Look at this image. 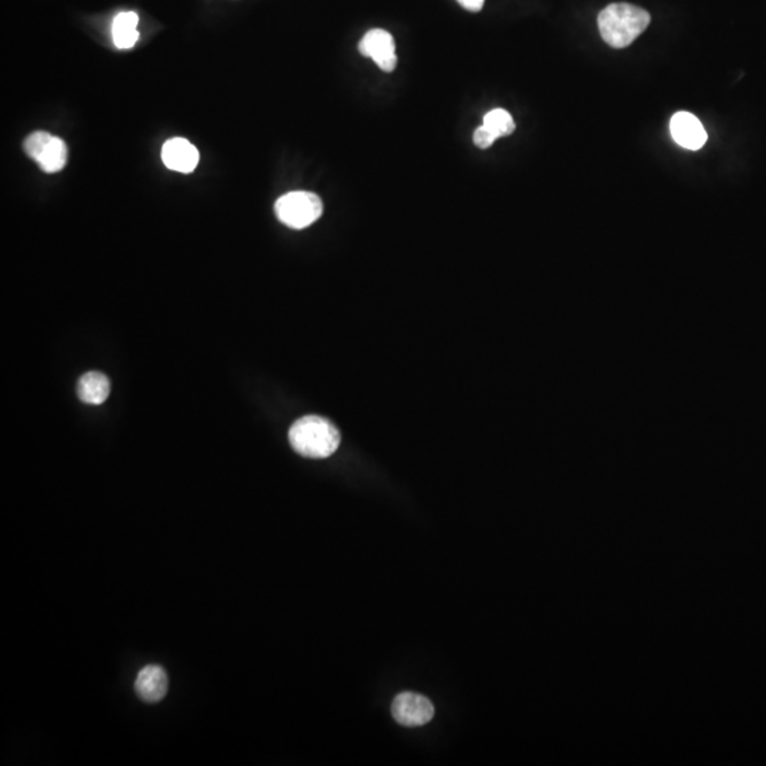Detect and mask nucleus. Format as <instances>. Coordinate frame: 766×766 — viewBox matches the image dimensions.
Returning a JSON list of instances; mask_svg holds the SVG:
<instances>
[{
	"label": "nucleus",
	"mask_w": 766,
	"mask_h": 766,
	"mask_svg": "<svg viewBox=\"0 0 766 766\" xmlns=\"http://www.w3.org/2000/svg\"><path fill=\"white\" fill-rule=\"evenodd\" d=\"M649 25V12L631 4H609L598 16L600 36L613 49L631 46Z\"/></svg>",
	"instance_id": "nucleus-1"
},
{
	"label": "nucleus",
	"mask_w": 766,
	"mask_h": 766,
	"mask_svg": "<svg viewBox=\"0 0 766 766\" xmlns=\"http://www.w3.org/2000/svg\"><path fill=\"white\" fill-rule=\"evenodd\" d=\"M290 445L298 454L310 459H325L338 450V429L321 416H304L289 431Z\"/></svg>",
	"instance_id": "nucleus-2"
},
{
	"label": "nucleus",
	"mask_w": 766,
	"mask_h": 766,
	"mask_svg": "<svg viewBox=\"0 0 766 766\" xmlns=\"http://www.w3.org/2000/svg\"><path fill=\"white\" fill-rule=\"evenodd\" d=\"M275 216L282 225L291 228H306L321 218L322 202L315 193L290 192L275 202Z\"/></svg>",
	"instance_id": "nucleus-3"
},
{
	"label": "nucleus",
	"mask_w": 766,
	"mask_h": 766,
	"mask_svg": "<svg viewBox=\"0 0 766 766\" xmlns=\"http://www.w3.org/2000/svg\"><path fill=\"white\" fill-rule=\"evenodd\" d=\"M27 157L39 165L46 174H58L67 164V146L58 136L46 131L30 134L23 143Z\"/></svg>",
	"instance_id": "nucleus-4"
},
{
	"label": "nucleus",
	"mask_w": 766,
	"mask_h": 766,
	"mask_svg": "<svg viewBox=\"0 0 766 766\" xmlns=\"http://www.w3.org/2000/svg\"><path fill=\"white\" fill-rule=\"evenodd\" d=\"M392 716L405 727H422L435 716L430 700L416 692H402L393 700Z\"/></svg>",
	"instance_id": "nucleus-5"
},
{
	"label": "nucleus",
	"mask_w": 766,
	"mask_h": 766,
	"mask_svg": "<svg viewBox=\"0 0 766 766\" xmlns=\"http://www.w3.org/2000/svg\"><path fill=\"white\" fill-rule=\"evenodd\" d=\"M360 53L372 58L382 72L392 73L398 65L395 40L383 29H372L360 40Z\"/></svg>",
	"instance_id": "nucleus-6"
},
{
	"label": "nucleus",
	"mask_w": 766,
	"mask_h": 766,
	"mask_svg": "<svg viewBox=\"0 0 766 766\" xmlns=\"http://www.w3.org/2000/svg\"><path fill=\"white\" fill-rule=\"evenodd\" d=\"M670 132L674 141L685 150L699 151L706 145V129L702 127L699 118L690 112H677L674 114L670 121Z\"/></svg>",
	"instance_id": "nucleus-7"
},
{
	"label": "nucleus",
	"mask_w": 766,
	"mask_h": 766,
	"mask_svg": "<svg viewBox=\"0 0 766 766\" xmlns=\"http://www.w3.org/2000/svg\"><path fill=\"white\" fill-rule=\"evenodd\" d=\"M199 159V151L188 139L172 138L162 146V161L171 171L190 174L197 169Z\"/></svg>",
	"instance_id": "nucleus-8"
},
{
	"label": "nucleus",
	"mask_w": 766,
	"mask_h": 766,
	"mask_svg": "<svg viewBox=\"0 0 766 766\" xmlns=\"http://www.w3.org/2000/svg\"><path fill=\"white\" fill-rule=\"evenodd\" d=\"M135 692L145 702H158L168 692V676L161 666L151 664L139 671L135 680Z\"/></svg>",
	"instance_id": "nucleus-9"
},
{
	"label": "nucleus",
	"mask_w": 766,
	"mask_h": 766,
	"mask_svg": "<svg viewBox=\"0 0 766 766\" xmlns=\"http://www.w3.org/2000/svg\"><path fill=\"white\" fill-rule=\"evenodd\" d=\"M110 379L101 372H87L80 378L77 395L87 405H101L110 396Z\"/></svg>",
	"instance_id": "nucleus-10"
},
{
	"label": "nucleus",
	"mask_w": 766,
	"mask_h": 766,
	"mask_svg": "<svg viewBox=\"0 0 766 766\" xmlns=\"http://www.w3.org/2000/svg\"><path fill=\"white\" fill-rule=\"evenodd\" d=\"M139 18L135 12H122L112 22V40L117 49L128 50L135 46L139 39Z\"/></svg>",
	"instance_id": "nucleus-11"
},
{
	"label": "nucleus",
	"mask_w": 766,
	"mask_h": 766,
	"mask_svg": "<svg viewBox=\"0 0 766 766\" xmlns=\"http://www.w3.org/2000/svg\"><path fill=\"white\" fill-rule=\"evenodd\" d=\"M483 125L497 139L511 135L515 131V122H514L513 117L508 111L503 110V108H496V110L487 112L484 120H483Z\"/></svg>",
	"instance_id": "nucleus-12"
},
{
	"label": "nucleus",
	"mask_w": 766,
	"mask_h": 766,
	"mask_svg": "<svg viewBox=\"0 0 766 766\" xmlns=\"http://www.w3.org/2000/svg\"><path fill=\"white\" fill-rule=\"evenodd\" d=\"M496 136L492 135L489 129L485 128L484 125L478 127L475 132V143L482 150H487L492 143H496Z\"/></svg>",
	"instance_id": "nucleus-13"
},
{
	"label": "nucleus",
	"mask_w": 766,
	"mask_h": 766,
	"mask_svg": "<svg viewBox=\"0 0 766 766\" xmlns=\"http://www.w3.org/2000/svg\"><path fill=\"white\" fill-rule=\"evenodd\" d=\"M484 2L485 0H457V4L468 12L482 11L483 6H484Z\"/></svg>",
	"instance_id": "nucleus-14"
}]
</instances>
